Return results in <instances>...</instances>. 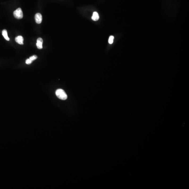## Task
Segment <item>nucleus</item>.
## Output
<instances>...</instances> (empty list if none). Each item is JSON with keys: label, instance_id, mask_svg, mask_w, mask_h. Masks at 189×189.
I'll use <instances>...</instances> for the list:
<instances>
[{"label": "nucleus", "instance_id": "nucleus-1", "mask_svg": "<svg viewBox=\"0 0 189 189\" xmlns=\"http://www.w3.org/2000/svg\"><path fill=\"white\" fill-rule=\"evenodd\" d=\"M56 95L61 100H65L67 98V95L64 90L62 89H58L56 91Z\"/></svg>", "mask_w": 189, "mask_h": 189}, {"label": "nucleus", "instance_id": "nucleus-2", "mask_svg": "<svg viewBox=\"0 0 189 189\" xmlns=\"http://www.w3.org/2000/svg\"><path fill=\"white\" fill-rule=\"evenodd\" d=\"M14 17L17 19H20L23 18V12L21 9L20 8H17L13 12Z\"/></svg>", "mask_w": 189, "mask_h": 189}, {"label": "nucleus", "instance_id": "nucleus-3", "mask_svg": "<svg viewBox=\"0 0 189 189\" xmlns=\"http://www.w3.org/2000/svg\"><path fill=\"white\" fill-rule=\"evenodd\" d=\"M35 22L38 24H40L42 23V14L40 13H37L35 16Z\"/></svg>", "mask_w": 189, "mask_h": 189}, {"label": "nucleus", "instance_id": "nucleus-4", "mask_svg": "<svg viewBox=\"0 0 189 189\" xmlns=\"http://www.w3.org/2000/svg\"><path fill=\"white\" fill-rule=\"evenodd\" d=\"M43 40L42 38H38L37 40V46L38 48L39 49H42V48Z\"/></svg>", "mask_w": 189, "mask_h": 189}, {"label": "nucleus", "instance_id": "nucleus-5", "mask_svg": "<svg viewBox=\"0 0 189 189\" xmlns=\"http://www.w3.org/2000/svg\"><path fill=\"white\" fill-rule=\"evenodd\" d=\"M15 40L16 42L21 45H23L24 44V39L21 36H18L16 37L15 38Z\"/></svg>", "mask_w": 189, "mask_h": 189}, {"label": "nucleus", "instance_id": "nucleus-6", "mask_svg": "<svg viewBox=\"0 0 189 189\" xmlns=\"http://www.w3.org/2000/svg\"><path fill=\"white\" fill-rule=\"evenodd\" d=\"M92 19L93 21H98L99 19V16L97 12H94L92 14Z\"/></svg>", "mask_w": 189, "mask_h": 189}, {"label": "nucleus", "instance_id": "nucleus-7", "mask_svg": "<svg viewBox=\"0 0 189 189\" xmlns=\"http://www.w3.org/2000/svg\"><path fill=\"white\" fill-rule=\"evenodd\" d=\"M2 35H3L4 37L6 40H7V41H9L10 40V38H9L8 36V32H7V31H6V30L4 29L2 31Z\"/></svg>", "mask_w": 189, "mask_h": 189}, {"label": "nucleus", "instance_id": "nucleus-8", "mask_svg": "<svg viewBox=\"0 0 189 189\" xmlns=\"http://www.w3.org/2000/svg\"><path fill=\"white\" fill-rule=\"evenodd\" d=\"M114 37L113 36H110L109 37V39L108 42L109 44H111L113 43V40H114Z\"/></svg>", "mask_w": 189, "mask_h": 189}, {"label": "nucleus", "instance_id": "nucleus-9", "mask_svg": "<svg viewBox=\"0 0 189 189\" xmlns=\"http://www.w3.org/2000/svg\"><path fill=\"white\" fill-rule=\"evenodd\" d=\"M37 56L35 55H34L32 56H31V57L29 58V59L33 61L34 60H36V59H37Z\"/></svg>", "mask_w": 189, "mask_h": 189}, {"label": "nucleus", "instance_id": "nucleus-10", "mask_svg": "<svg viewBox=\"0 0 189 189\" xmlns=\"http://www.w3.org/2000/svg\"><path fill=\"white\" fill-rule=\"evenodd\" d=\"M33 61L29 59H27L26 61V63L27 64H31Z\"/></svg>", "mask_w": 189, "mask_h": 189}]
</instances>
